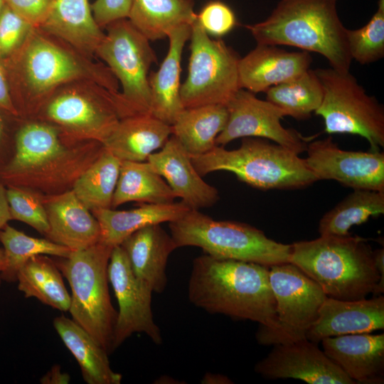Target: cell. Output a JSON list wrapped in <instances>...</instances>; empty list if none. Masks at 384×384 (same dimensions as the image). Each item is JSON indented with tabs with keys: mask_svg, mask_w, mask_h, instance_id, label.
Here are the masks:
<instances>
[{
	"mask_svg": "<svg viewBox=\"0 0 384 384\" xmlns=\"http://www.w3.org/2000/svg\"><path fill=\"white\" fill-rule=\"evenodd\" d=\"M3 63L14 105L20 117L28 119L58 88L73 81L91 80L114 93L119 91L118 81L105 63L39 27Z\"/></svg>",
	"mask_w": 384,
	"mask_h": 384,
	"instance_id": "obj_1",
	"label": "cell"
},
{
	"mask_svg": "<svg viewBox=\"0 0 384 384\" xmlns=\"http://www.w3.org/2000/svg\"><path fill=\"white\" fill-rule=\"evenodd\" d=\"M15 141V153L0 171V178L7 186L43 195L71 190L104 149L101 142L70 139L55 125L37 119L22 125Z\"/></svg>",
	"mask_w": 384,
	"mask_h": 384,
	"instance_id": "obj_2",
	"label": "cell"
},
{
	"mask_svg": "<svg viewBox=\"0 0 384 384\" xmlns=\"http://www.w3.org/2000/svg\"><path fill=\"white\" fill-rule=\"evenodd\" d=\"M269 267L207 254L198 256L189 277V301L210 314L257 322L256 334L271 331L277 326V317Z\"/></svg>",
	"mask_w": 384,
	"mask_h": 384,
	"instance_id": "obj_3",
	"label": "cell"
},
{
	"mask_svg": "<svg viewBox=\"0 0 384 384\" xmlns=\"http://www.w3.org/2000/svg\"><path fill=\"white\" fill-rule=\"evenodd\" d=\"M257 44L317 53L331 68L348 72L352 61L336 0H280L264 21L246 25Z\"/></svg>",
	"mask_w": 384,
	"mask_h": 384,
	"instance_id": "obj_4",
	"label": "cell"
},
{
	"mask_svg": "<svg viewBox=\"0 0 384 384\" xmlns=\"http://www.w3.org/2000/svg\"><path fill=\"white\" fill-rule=\"evenodd\" d=\"M366 240L320 235L292 244L289 262L316 282L329 297L357 300L375 294L380 274Z\"/></svg>",
	"mask_w": 384,
	"mask_h": 384,
	"instance_id": "obj_5",
	"label": "cell"
},
{
	"mask_svg": "<svg viewBox=\"0 0 384 384\" xmlns=\"http://www.w3.org/2000/svg\"><path fill=\"white\" fill-rule=\"evenodd\" d=\"M191 157L201 176L229 171L240 181L261 190L302 188L317 181L304 159L262 138L244 137L236 149L216 145L206 154Z\"/></svg>",
	"mask_w": 384,
	"mask_h": 384,
	"instance_id": "obj_6",
	"label": "cell"
},
{
	"mask_svg": "<svg viewBox=\"0 0 384 384\" xmlns=\"http://www.w3.org/2000/svg\"><path fill=\"white\" fill-rule=\"evenodd\" d=\"M101 242L54 260L71 289L69 311L107 354L114 351L117 318L109 292L108 264L112 248Z\"/></svg>",
	"mask_w": 384,
	"mask_h": 384,
	"instance_id": "obj_7",
	"label": "cell"
},
{
	"mask_svg": "<svg viewBox=\"0 0 384 384\" xmlns=\"http://www.w3.org/2000/svg\"><path fill=\"white\" fill-rule=\"evenodd\" d=\"M177 247L194 246L213 257L257 263L267 267L289 262L292 245L267 238L246 223L218 220L191 209L169 223Z\"/></svg>",
	"mask_w": 384,
	"mask_h": 384,
	"instance_id": "obj_8",
	"label": "cell"
},
{
	"mask_svg": "<svg viewBox=\"0 0 384 384\" xmlns=\"http://www.w3.org/2000/svg\"><path fill=\"white\" fill-rule=\"evenodd\" d=\"M107 32L97 46L100 58L121 85L115 99L122 118L135 114H151L149 71L156 62L149 40L127 18L106 26Z\"/></svg>",
	"mask_w": 384,
	"mask_h": 384,
	"instance_id": "obj_9",
	"label": "cell"
},
{
	"mask_svg": "<svg viewBox=\"0 0 384 384\" xmlns=\"http://www.w3.org/2000/svg\"><path fill=\"white\" fill-rule=\"evenodd\" d=\"M120 119L115 93L91 80H76L58 88L32 119L52 124L70 139L102 144Z\"/></svg>",
	"mask_w": 384,
	"mask_h": 384,
	"instance_id": "obj_10",
	"label": "cell"
},
{
	"mask_svg": "<svg viewBox=\"0 0 384 384\" xmlns=\"http://www.w3.org/2000/svg\"><path fill=\"white\" fill-rule=\"evenodd\" d=\"M324 97L315 114L322 117L325 132L365 138L370 150L384 146V108L348 72L332 68L314 70Z\"/></svg>",
	"mask_w": 384,
	"mask_h": 384,
	"instance_id": "obj_11",
	"label": "cell"
},
{
	"mask_svg": "<svg viewBox=\"0 0 384 384\" xmlns=\"http://www.w3.org/2000/svg\"><path fill=\"white\" fill-rule=\"evenodd\" d=\"M188 75L181 85L184 108L227 105L240 89V57L220 39L211 38L196 21L191 24Z\"/></svg>",
	"mask_w": 384,
	"mask_h": 384,
	"instance_id": "obj_12",
	"label": "cell"
},
{
	"mask_svg": "<svg viewBox=\"0 0 384 384\" xmlns=\"http://www.w3.org/2000/svg\"><path fill=\"white\" fill-rule=\"evenodd\" d=\"M269 279L275 304L277 326L256 334L261 345H276L306 338L327 297L321 287L291 262L269 267Z\"/></svg>",
	"mask_w": 384,
	"mask_h": 384,
	"instance_id": "obj_13",
	"label": "cell"
},
{
	"mask_svg": "<svg viewBox=\"0 0 384 384\" xmlns=\"http://www.w3.org/2000/svg\"><path fill=\"white\" fill-rule=\"evenodd\" d=\"M107 272L119 305L114 351L134 333H144L154 343L161 344V331L151 309L154 292L149 284L135 276L121 245L112 248Z\"/></svg>",
	"mask_w": 384,
	"mask_h": 384,
	"instance_id": "obj_14",
	"label": "cell"
},
{
	"mask_svg": "<svg viewBox=\"0 0 384 384\" xmlns=\"http://www.w3.org/2000/svg\"><path fill=\"white\" fill-rule=\"evenodd\" d=\"M228 119L215 139L218 146L244 137H258L286 147L299 154L306 151V139L292 129L284 128L281 119L287 116L279 107L255 93L240 88L226 105Z\"/></svg>",
	"mask_w": 384,
	"mask_h": 384,
	"instance_id": "obj_15",
	"label": "cell"
},
{
	"mask_svg": "<svg viewBox=\"0 0 384 384\" xmlns=\"http://www.w3.org/2000/svg\"><path fill=\"white\" fill-rule=\"evenodd\" d=\"M306 151V165L317 181L334 180L353 190L384 191V153L380 150H344L328 137L311 142Z\"/></svg>",
	"mask_w": 384,
	"mask_h": 384,
	"instance_id": "obj_16",
	"label": "cell"
},
{
	"mask_svg": "<svg viewBox=\"0 0 384 384\" xmlns=\"http://www.w3.org/2000/svg\"><path fill=\"white\" fill-rule=\"evenodd\" d=\"M255 371L268 379L294 378L309 384H354L335 363L307 338L276 344L255 364Z\"/></svg>",
	"mask_w": 384,
	"mask_h": 384,
	"instance_id": "obj_17",
	"label": "cell"
},
{
	"mask_svg": "<svg viewBox=\"0 0 384 384\" xmlns=\"http://www.w3.org/2000/svg\"><path fill=\"white\" fill-rule=\"evenodd\" d=\"M384 329V297L341 300L327 297L306 337L318 343L327 337Z\"/></svg>",
	"mask_w": 384,
	"mask_h": 384,
	"instance_id": "obj_18",
	"label": "cell"
},
{
	"mask_svg": "<svg viewBox=\"0 0 384 384\" xmlns=\"http://www.w3.org/2000/svg\"><path fill=\"white\" fill-rule=\"evenodd\" d=\"M146 161L166 181L176 197L191 209L210 207L219 200L218 189L203 179L191 156L174 135Z\"/></svg>",
	"mask_w": 384,
	"mask_h": 384,
	"instance_id": "obj_19",
	"label": "cell"
},
{
	"mask_svg": "<svg viewBox=\"0 0 384 384\" xmlns=\"http://www.w3.org/2000/svg\"><path fill=\"white\" fill-rule=\"evenodd\" d=\"M312 58L307 51L289 52L277 46L257 44L238 63L240 88L252 93L289 81L309 69Z\"/></svg>",
	"mask_w": 384,
	"mask_h": 384,
	"instance_id": "obj_20",
	"label": "cell"
},
{
	"mask_svg": "<svg viewBox=\"0 0 384 384\" xmlns=\"http://www.w3.org/2000/svg\"><path fill=\"white\" fill-rule=\"evenodd\" d=\"M321 342L325 354L356 383H383V334H346Z\"/></svg>",
	"mask_w": 384,
	"mask_h": 384,
	"instance_id": "obj_21",
	"label": "cell"
},
{
	"mask_svg": "<svg viewBox=\"0 0 384 384\" xmlns=\"http://www.w3.org/2000/svg\"><path fill=\"white\" fill-rule=\"evenodd\" d=\"M49 225L47 239L70 249L82 250L100 240L96 218L71 190L53 195L41 194Z\"/></svg>",
	"mask_w": 384,
	"mask_h": 384,
	"instance_id": "obj_22",
	"label": "cell"
},
{
	"mask_svg": "<svg viewBox=\"0 0 384 384\" xmlns=\"http://www.w3.org/2000/svg\"><path fill=\"white\" fill-rule=\"evenodd\" d=\"M130 267L139 279L146 282L154 292H163L167 285L166 265L178 247L160 224L141 228L120 244Z\"/></svg>",
	"mask_w": 384,
	"mask_h": 384,
	"instance_id": "obj_23",
	"label": "cell"
},
{
	"mask_svg": "<svg viewBox=\"0 0 384 384\" xmlns=\"http://www.w3.org/2000/svg\"><path fill=\"white\" fill-rule=\"evenodd\" d=\"M191 25L183 24L167 36V54L157 71L149 75L151 115L172 125L184 109L180 96L181 63L184 46L189 40Z\"/></svg>",
	"mask_w": 384,
	"mask_h": 384,
	"instance_id": "obj_24",
	"label": "cell"
},
{
	"mask_svg": "<svg viewBox=\"0 0 384 384\" xmlns=\"http://www.w3.org/2000/svg\"><path fill=\"white\" fill-rule=\"evenodd\" d=\"M171 134V125L151 114H135L120 119L102 145L121 161H146Z\"/></svg>",
	"mask_w": 384,
	"mask_h": 384,
	"instance_id": "obj_25",
	"label": "cell"
},
{
	"mask_svg": "<svg viewBox=\"0 0 384 384\" xmlns=\"http://www.w3.org/2000/svg\"><path fill=\"white\" fill-rule=\"evenodd\" d=\"M39 28L92 58L105 36L94 19L89 0H53L48 16Z\"/></svg>",
	"mask_w": 384,
	"mask_h": 384,
	"instance_id": "obj_26",
	"label": "cell"
},
{
	"mask_svg": "<svg viewBox=\"0 0 384 384\" xmlns=\"http://www.w3.org/2000/svg\"><path fill=\"white\" fill-rule=\"evenodd\" d=\"M190 210L181 201L166 204L142 203L127 210L103 208L91 212L100 227V242L114 247L120 245L129 235L141 228L175 221Z\"/></svg>",
	"mask_w": 384,
	"mask_h": 384,
	"instance_id": "obj_27",
	"label": "cell"
},
{
	"mask_svg": "<svg viewBox=\"0 0 384 384\" xmlns=\"http://www.w3.org/2000/svg\"><path fill=\"white\" fill-rule=\"evenodd\" d=\"M53 326L65 346L78 361L87 384H119L122 375L112 370L108 354L94 338L72 319L60 315Z\"/></svg>",
	"mask_w": 384,
	"mask_h": 384,
	"instance_id": "obj_28",
	"label": "cell"
},
{
	"mask_svg": "<svg viewBox=\"0 0 384 384\" xmlns=\"http://www.w3.org/2000/svg\"><path fill=\"white\" fill-rule=\"evenodd\" d=\"M228 110L223 105H208L184 108L176 119L172 135L191 156L210 151L225 128Z\"/></svg>",
	"mask_w": 384,
	"mask_h": 384,
	"instance_id": "obj_29",
	"label": "cell"
},
{
	"mask_svg": "<svg viewBox=\"0 0 384 384\" xmlns=\"http://www.w3.org/2000/svg\"><path fill=\"white\" fill-rule=\"evenodd\" d=\"M194 0H132L128 19L149 41L166 38L196 18Z\"/></svg>",
	"mask_w": 384,
	"mask_h": 384,
	"instance_id": "obj_30",
	"label": "cell"
},
{
	"mask_svg": "<svg viewBox=\"0 0 384 384\" xmlns=\"http://www.w3.org/2000/svg\"><path fill=\"white\" fill-rule=\"evenodd\" d=\"M176 198L166 181L147 161H122L112 208L131 201L166 204L174 202Z\"/></svg>",
	"mask_w": 384,
	"mask_h": 384,
	"instance_id": "obj_31",
	"label": "cell"
},
{
	"mask_svg": "<svg viewBox=\"0 0 384 384\" xmlns=\"http://www.w3.org/2000/svg\"><path fill=\"white\" fill-rule=\"evenodd\" d=\"M18 289L26 298L34 297L44 304L61 311H68L70 294L54 260L46 255L28 260L17 274Z\"/></svg>",
	"mask_w": 384,
	"mask_h": 384,
	"instance_id": "obj_32",
	"label": "cell"
},
{
	"mask_svg": "<svg viewBox=\"0 0 384 384\" xmlns=\"http://www.w3.org/2000/svg\"><path fill=\"white\" fill-rule=\"evenodd\" d=\"M383 213L384 191L356 189L323 215L318 231L320 235H348L352 226Z\"/></svg>",
	"mask_w": 384,
	"mask_h": 384,
	"instance_id": "obj_33",
	"label": "cell"
},
{
	"mask_svg": "<svg viewBox=\"0 0 384 384\" xmlns=\"http://www.w3.org/2000/svg\"><path fill=\"white\" fill-rule=\"evenodd\" d=\"M122 161L105 148L75 181L72 191L90 211L112 208Z\"/></svg>",
	"mask_w": 384,
	"mask_h": 384,
	"instance_id": "obj_34",
	"label": "cell"
},
{
	"mask_svg": "<svg viewBox=\"0 0 384 384\" xmlns=\"http://www.w3.org/2000/svg\"><path fill=\"white\" fill-rule=\"evenodd\" d=\"M266 100L282 109L296 119L309 118L321 104L324 92L314 70L273 86L266 92Z\"/></svg>",
	"mask_w": 384,
	"mask_h": 384,
	"instance_id": "obj_35",
	"label": "cell"
},
{
	"mask_svg": "<svg viewBox=\"0 0 384 384\" xmlns=\"http://www.w3.org/2000/svg\"><path fill=\"white\" fill-rule=\"evenodd\" d=\"M6 266L0 274L1 280L17 281V274L23 265L38 255L67 257L72 250L48 239L29 236L8 224L0 230Z\"/></svg>",
	"mask_w": 384,
	"mask_h": 384,
	"instance_id": "obj_36",
	"label": "cell"
},
{
	"mask_svg": "<svg viewBox=\"0 0 384 384\" xmlns=\"http://www.w3.org/2000/svg\"><path fill=\"white\" fill-rule=\"evenodd\" d=\"M346 40L351 59L362 65L384 57V0L378 1L376 11L365 26L346 30Z\"/></svg>",
	"mask_w": 384,
	"mask_h": 384,
	"instance_id": "obj_37",
	"label": "cell"
},
{
	"mask_svg": "<svg viewBox=\"0 0 384 384\" xmlns=\"http://www.w3.org/2000/svg\"><path fill=\"white\" fill-rule=\"evenodd\" d=\"M6 195L12 220L23 222L46 237L49 225L41 194L26 188L8 186Z\"/></svg>",
	"mask_w": 384,
	"mask_h": 384,
	"instance_id": "obj_38",
	"label": "cell"
},
{
	"mask_svg": "<svg viewBox=\"0 0 384 384\" xmlns=\"http://www.w3.org/2000/svg\"><path fill=\"white\" fill-rule=\"evenodd\" d=\"M34 28L4 3L0 11V60L15 54Z\"/></svg>",
	"mask_w": 384,
	"mask_h": 384,
	"instance_id": "obj_39",
	"label": "cell"
},
{
	"mask_svg": "<svg viewBox=\"0 0 384 384\" xmlns=\"http://www.w3.org/2000/svg\"><path fill=\"white\" fill-rule=\"evenodd\" d=\"M196 21L210 37L215 38L225 36L238 24L233 10L221 0L206 2L196 14Z\"/></svg>",
	"mask_w": 384,
	"mask_h": 384,
	"instance_id": "obj_40",
	"label": "cell"
},
{
	"mask_svg": "<svg viewBox=\"0 0 384 384\" xmlns=\"http://www.w3.org/2000/svg\"><path fill=\"white\" fill-rule=\"evenodd\" d=\"M53 0H4L16 14L34 27H40L49 15Z\"/></svg>",
	"mask_w": 384,
	"mask_h": 384,
	"instance_id": "obj_41",
	"label": "cell"
},
{
	"mask_svg": "<svg viewBox=\"0 0 384 384\" xmlns=\"http://www.w3.org/2000/svg\"><path fill=\"white\" fill-rule=\"evenodd\" d=\"M132 0H95L91 9L97 24L102 29L110 23L128 18Z\"/></svg>",
	"mask_w": 384,
	"mask_h": 384,
	"instance_id": "obj_42",
	"label": "cell"
},
{
	"mask_svg": "<svg viewBox=\"0 0 384 384\" xmlns=\"http://www.w3.org/2000/svg\"><path fill=\"white\" fill-rule=\"evenodd\" d=\"M0 111L14 117H20L12 98L6 70L1 60H0Z\"/></svg>",
	"mask_w": 384,
	"mask_h": 384,
	"instance_id": "obj_43",
	"label": "cell"
},
{
	"mask_svg": "<svg viewBox=\"0 0 384 384\" xmlns=\"http://www.w3.org/2000/svg\"><path fill=\"white\" fill-rule=\"evenodd\" d=\"M70 380L69 374L63 373L59 365L53 366L40 379L42 384H68Z\"/></svg>",
	"mask_w": 384,
	"mask_h": 384,
	"instance_id": "obj_44",
	"label": "cell"
},
{
	"mask_svg": "<svg viewBox=\"0 0 384 384\" xmlns=\"http://www.w3.org/2000/svg\"><path fill=\"white\" fill-rule=\"evenodd\" d=\"M12 220L6 195V188L0 178V230Z\"/></svg>",
	"mask_w": 384,
	"mask_h": 384,
	"instance_id": "obj_45",
	"label": "cell"
},
{
	"mask_svg": "<svg viewBox=\"0 0 384 384\" xmlns=\"http://www.w3.org/2000/svg\"><path fill=\"white\" fill-rule=\"evenodd\" d=\"M375 267L380 274V280L377 284L374 296H379L384 292V250L377 249L373 251Z\"/></svg>",
	"mask_w": 384,
	"mask_h": 384,
	"instance_id": "obj_46",
	"label": "cell"
},
{
	"mask_svg": "<svg viewBox=\"0 0 384 384\" xmlns=\"http://www.w3.org/2000/svg\"><path fill=\"white\" fill-rule=\"evenodd\" d=\"M203 383H220L228 384L233 382L227 377L223 375H215L209 373L206 375L202 380Z\"/></svg>",
	"mask_w": 384,
	"mask_h": 384,
	"instance_id": "obj_47",
	"label": "cell"
},
{
	"mask_svg": "<svg viewBox=\"0 0 384 384\" xmlns=\"http://www.w3.org/2000/svg\"><path fill=\"white\" fill-rule=\"evenodd\" d=\"M6 266V259H5V255L4 250L0 248V274L4 270V267ZM1 282V279L0 277V285Z\"/></svg>",
	"mask_w": 384,
	"mask_h": 384,
	"instance_id": "obj_48",
	"label": "cell"
},
{
	"mask_svg": "<svg viewBox=\"0 0 384 384\" xmlns=\"http://www.w3.org/2000/svg\"><path fill=\"white\" fill-rule=\"evenodd\" d=\"M3 134H4V123H3L2 119H1V117L0 116V142H1L2 137H3Z\"/></svg>",
	"mask_w": 384,
	"mask_h": 384,
	"instance_id": "obj_49",
	"label": "cell"
},
{
	"mask_svg": "<svg viewBox=\"0 0 384 384\" xmlns=\"http://www.w3.org/2000/svg\"><path fill=\"white\" fill-rule=\"evenodd\" d=\"M4 5V0H0V11Z\"/></svg>",
	"mask_w": 384,
	"mask_h": 384,
	"instance_id": "obj_50",
	"label": "cell"
}]
</instances>
